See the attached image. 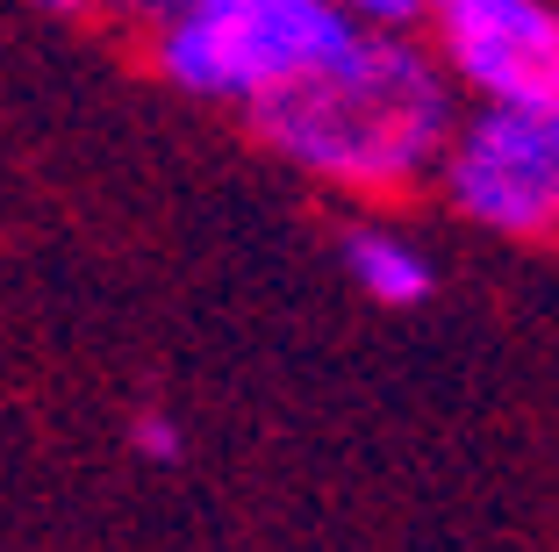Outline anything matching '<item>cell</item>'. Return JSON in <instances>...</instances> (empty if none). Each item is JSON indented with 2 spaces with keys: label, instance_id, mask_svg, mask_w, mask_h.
Here are the masks:
<instances>
[{
  "label": "cell",
  "instance_id": "cell-3",
  "mask_svg": "<svg viewBox=\"0 0 559 552\" xmlns=\"http://www.w3.org/2000/svg\"><path fill=\"white\" fill-rule=\"evenodd\" d=\"M438 72L488 115H559V8L545 0H430Z\"/></svg>",
  "mask_w": 559,
  "mask_h": 552
},
{
  "label": "cell",
  "instance_id": "cell-5",
  "mask_svg": "<svg viewBox=\"0 0 559 552\" xmlns=\"http://www.w3.org/2000/svg\"><path fill=\"white\" fill-rule=\"evenodd\" d=\"M345 273L352 287L373 302V309H424L430 294H438V266H430V251L416 237H402V230L388 223H359L345 230Z\"/></svg>",
  "mask_w": 559,
  "mask_h": 552
},
{
  "label": "cell",
  "instance_id": "cell-6",
  "mask_svg": "<svg viewBox=\"0 0 559 552\" xmlns=\"http://www.w3.org/2000/svg\"><path fill=\"white\" fill-rule=\"evenodd\" d=\"M122 438H130V453L144 459V467H180V453H187V423L173 416V409L144 402V409H130Z\"/></svg>",
  "mask_w": 559,
  "mask_h": 552
},
{
  "label": "cell",
  "instance_id": "cell-2",
  "mask_svg": "<svg viewBox=\"0 0 559 552\" xmlns=\"http://www.w3.org/2000/svg\"><path fill=\"white\" fill-rule=\"evenodd\" d=\"M359 36V15L337 0H180L158 15L151 58L180 94L259 108L337 66Z\"/></svg>",
  "mask_w": 559,
  "mask_h": 552
},
{
  "label": "cell",
  "instance_id": "cell-4",
  "mask_svg": "<svg viewBox=\"0 0 559 552\" xmlns=\"http://www.w3.org/2000/svg\"><path fill=\"white\" fill-rule=\"evenodd\" d=\"M444 195L466 223L502 237L559 230V115H488L460 122L438 165Z\"/></svg>",
  "mask_w": 559,
  "mask_h": 552
},
{
  "label": "cell",
  "instance_id": "cell-1",
  "mask_svg": "<svg viewBox=\"0 0 559 552\" xmlns=\"http://www.w3.org/2000/svg\"><path fill=\"white\" fill-rule=\"evenodd\" d=\"M245 122L273 158L380 195V187H409L444 165V151L460 137V101L416 36L366 30L337 66L245 108Z\"/></svg>",
  "mask_w": 559,
  "mask_h": 552
}]
</instances>
